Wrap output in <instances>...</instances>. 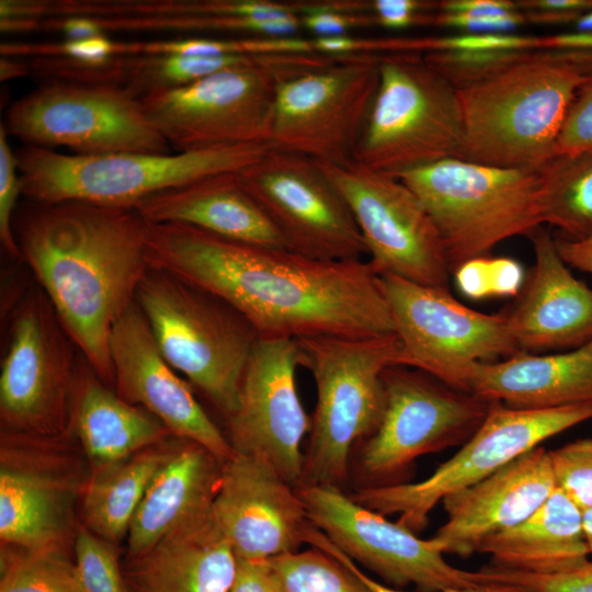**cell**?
Here are the masks:
<instances>
[{"mask_svg":"<svg viewBox=\"0 0 592 592\" xmlns=\"http://www.w3.org/2000/svg\"><path fill=\"white\" fill-rule=\"evenodd\" d=\"M69 431L90 471L155 445L171 432L151 413L121 398L82 356Z\"/></svg>","mask_w":592,"mask_h":592,"instance_id":"obj_29","label":"cell"},{"mask_svg":"<svg viewBox=\"0 0 592 592\" xmlns=\"http://www.w3.org/2000/svg\"><path fill=\"white\" fill-rule=\"evenodd\" d=\"M173 437L90 471L80 496L81 525L118 546L150 480L167 459Z\"/></svg>","mask_w":592,"mask_h":592,"instance_id":"obj_31","label":"cell"},{"mask_svg":"<svg viewBox=\"0 0 592 592\" xmlns=\"http://www.w3.org/2000/svg\"><path fill=\"white\" fill-rule=\"evenodd\" d=\"M301 29L315 36L349 35V32L376 26L372 1L318 0L300 16Z\"/></svg>","mask_w":592,"mask_h":592,"instance_id":"obj_44","label":"cell"},{"mask_svg":"<svg viewBox=\"0 0 592 592\" xmlns=\"http://www.w3.org/2000/svg\"><path fill=\"white\" fill-rule=\"evenodd\" d=\"M557 250L569 267L592 275V235L582 239L556 240Z\"/></svg>","mask_w":592,"mask_h":592,"instance_id":"obj_54","label":"cell"},{"mask_svg":"<svg viewBox=\"0 0 592 592\" xmlns=\"http://www.w3.org/2000/svg\"><path fill=\"white\" fill-rule=\"evenodd\" d=\"M335 57L319 53L274 54L257 64L150 93L141 102L152 125L178 152L269 144L278 81Z\"/></svg>","mask_w":592,"mask_h":592,"instance_id":"obj_8","label":"cell"},{"mask_svg":"<svg viewBox=\"0 0 592 592\" xmlns=\"http://www.w3.org/2000/svg\"><path fill=\"white\" fill-rule=\"evenodd\" d=\"M237 558L212 512L184 521L144 554L124 559L127 592H228Z\"/></svg>","mask_w":592,"mask_h":592,"instance_id":"obj_25","label":"cell"},{"mask_svg":"<svg viewBox=\"0 0 592 592\" xmlns=\"http://www.w3.org/2000/svg\"><path fill=\"white\" fill-rule=\"evenodd\" d=\"M296 340L301 366L310 371L317 389L301 487L328 485L343 489L354 448L380 422L385 407L383 373L398 365L399 340L396 333Z\"/></svg>","mask_w":592,"mask_h":592,"instance_id":"obj_4","label":"cell"},{"mask_svg":"<svg viewBox=\"0 0 592 592\" xmlns=\"http://www.w3.org/2000/svg\"><path fill=\"white\" fill-rule=\"evenodd\" d=\"M583 530L592 556V509L583 511Z\"/></svg>","mask_w":592,"mask_h":592,"instance_id":"obj_57","label":"cell"},{"mask_svg":"<svg viewBox=\"0 0 592 592\" xmlns=\"http://www.w3.org/2000/svg\"><path fill=\"white\" fill-rule=\"evenodd\" d=\"M9 317L0 372L1 431L64 435L82 354L37 283L13 299Z\"/></svg>","mask_w":592,"mask_h":592,"instance_id":"obj_10","label":"cell"},{"mask_svg":"<svg viewBox=\"0 0 592 592\" xmlns=\"http://www.w3.org/2000/svg\"><path fill=\"white\" fill-rule=\"evenodd\" d=\"M556 488L549 451L537 446L446 496L442 503L447 521L430 542L443 555L468 557L487 537L527 519Z\"/></svg>","mask_w":592,"mask_h":592,"instance_id":"obj_23","label":"cell"},{"mask_svg":"<svg viewBox=\"0 0 592 592\" xmlns=\"http://www.w3.org/2000/svg\"><path fill=\"white\" fill-rule=\"evenodd\" d=\"M73 551L80 592H127L116 545L80 524Z\"/></svg>","mask_w":592,"mask_h":592,"instance_id":"obj_40","label":"cell"},{"mask_svg":"<svg viewBox=\"0 0 592 592\" xmlns=\"http://www.w3.org/2000/svg\"><path fill=\"white\" fill-rule=\"evenodd\" d=\"M136 303L167 362L225 419L230 417L259 339L253 326L218 296L152 267L138 287Z\"/></svg>","mask_w":592,"mask_h":592,"instance_id":"obj_6","label":"cell"},{"mask_svg":"<svg viewBox=\"0 0 592 592\" xmlns=\"http://www.w3.org/2000/svg\"><path fill=\"white\" fill-rule=\"evenodd\" d=\"M228 592H284L271 559L237 558Z\"/></svg>","mask_w":592,"mask_h":592,"instance_id":"obj_50","label":"cell"},{"mask_svg":"<svg viewBox=\"0 0 592 592\" xmlns=\"http://www.w3.org/2000/svg\"><path fill=\"white\" fill-rule=\"evenodd\" d=\"M379 58L337 56L283 77L276 87L270 146L326 164L354 161L379 82Z\"/></svg>","mask_w":592,"mask_h":592,"instance_id":"obj_13","label":"cell"},{"mask_svg":"<svg viewBox=\"0 0 592 592\" xmlns=\"http://www.w3.org/2000/svg\"><path fill=\"white\" fill-rule=\"evenodd\" d=\"M469 392L515 409H551L592 402V340L567 352H519L478 363Z\"/></svg>","mask_w":592,"mask_h":592,"instance_id":"obj_28","label":"cell"},{"mask_svg":"<svg viewBox=\"0 0 592 592\" xmlns=\"http://www.w3.org/2000/svg\"><path fill=\"white\" fill-rule=\"evenodd\" d=\"M29 64H24L18 58L1 56L0 58V79L5 81L9 79L23 77L30 73Z\"/></svg>","mask_w":592,"mask_h":592,"instance_id":"obj_56","label":"cell"},{"mask_svg":"<svg viewBox=\"0 0 592 592\" xmlns=\"http://www.w3.org/2000/svg\"><path fill=\"white\" fill-rule=\"evenodd\" d=\"M212 515L240 559L298 551L312 526L298 491L265 459L239 453L223 463Z\"/></svg>","mask_w":592,"mask_h":592,"instance_id":"obj_21","label":"cell"},{"mask_svg":"<svg viewBox=\"0 0 592 592\" xmlns=\"http://www.w3.org/2000/svg\"><path fill=\"white\" fill-rule=\"evenodd\" d=\"M574 26L580 32H592V10L582 14L574 23Z\"/></svg>","mask_w":592,"mask_h":592,"instance_id":"obj_58","label":"cell"},{"mask_svg":"<svg viewBox=\"0 0 592 592\" xmlns=\"http://www.w3.org/2000/svg\"><path fill=\"white\" fill-rule=\"evenodd\" d=\"M380 281L400 344L398 365L469 392L478 363L519 353L506 314L474 310L446 287L425 286L389 274L382 275Z\"/></svg>","mask_w":592,"mask_h":592,"instance_id":"obj_15","label":"cell"},{"mask_svg":"<svg viewBox=\"0 0 592 592\" xmlns=\"http://www.w3.org/2000/svg\"><path fill=\"white\" fill-rule=\"evenodd\" d=\"M481 583H501L526 592H592V559L568 570L532 573L510 570L491 563L476 571Z\"/></svg>","mask_w":592,"mask_h":592,"instance_id":"obj_42","label":"cell"},{"mask_svg":"<svg viewBox=\"0 0 592 592\" xmlns=\"http://www.w3.org/2000/svg\"><path fill=\"white\" fill-rule=\"evenodd\" d=\"M3 126L26 145L64 146L78 155L171 152L141 99L109 84L45 81L11 104Z\"/></svg>","mask_w":592,"mask_h":592,"instance_id":"obj_14","label":"cell"},{"mask_svg":"<svg viewBox=\"0 0 592 592\" xmlns=\"http://www.w3.org/2000/svg\"><path fill=\"white\" fill-rule=\"evenodd\" d=\"M41 29L64 33L66 39H84L104 35V30L87 18H52L41 20Z\"/></svg>","mask_w":592,"mask_h":592,"instance_id":"obj_53","label":"cell"},{"mask_svg":"<svg viewBox=\"0 0 592 592\" xmlns=\"http://www.w3.org/2000/svg\"><path fill=\"white\" fill-rule=\"evenodd\" d=\"M22 194L18 159L8 141V134L0 124V241L4 252L15 261L21 252L13 230L19 195Z\"/></svg>","mask_w":592,"mask_h":592,"instance_id":"obj_45","label":"cell"},{"mask_svg":"<svg viewBox=\"0 0 592 592\" xmlns=\"http://www.w3.org/2000/svg\"><path fill=\"white\" fill-rule=\"evenodd\" d=\"M456 89L419 53L379 58V82L354 161L397 175L444 159H463Z\"/></svg>","mask_w":592,"mask_h":592,"instance_id":"obj_9","label":"cell"},{"mask_svg":"<svg viewBox=\"0 0 592 592\" xmlns=\"http://www.w3.org/2000/svg\"><path fill=\"white\" fill-rule=\"evenodd\" d=\"M542 49L592 50V32L542 35Z\"/></svg>","mask_w":592,"mask_h":592,"instance_id":"obj_55","label":"cell"},{"mask_svg":"<svg viewBox=\"0 0 592 592\" xmlns=\"http://www.w3.org/2000/svg\"><path fill=\"white\" fill-rule=\"evenodd\" d=\"M221 467L207 448L174 435L171 451L150 480L129 525L125 559L144 554L178 524L209 514Z\"/></svg>","mask_w":592,"mask_h":592,"instance_id":"obj_26","label":"cell"},{"mask_svg":"<svg viewBox=\"0 0 592 592\" xmlns=\"http://www.w3.org/2000/svg\"><path fill=\"white\" fill-rule=\"evenodd\" d=\"M437 12L510 14L520 12V10L515 0H440Z\"/></svg>","mask_w":592,"mask_h":592,"instance_id":"obj_52","label":"cell"},{"mask_svg":"<svg viewBox=\"0 0 592 592\" xmlns=\"http://www.w3.org/2000/svg\"><path fill=\"white\" fill-rule=\"evenodd\" d=\"M0 592H80L68 554L32 551L1 543Z\"/></svg>","mask_w":592,"mask_h":592,"instance_id":"obj_36","label":"cell"},{"mask_svg":"<svg viewBox=\"0 0 592 592\" xmlns=\"http://www.w3.org/2000/svg\"><path fill=\"white\" fill-rule=\"evenodd\" d=\"M525 23L521 12L510 14L437 12L435 19V26L460 30L462 33H512Z\"/></svg>","mask_w":592,"mask_h":592,"instance_id":"obj_49","label":"cell"},{"mask_svg":"<svg viewBox=\"0 0 592 592\" xmlns=\"http://www.w3.org/2000/svg\"><path fill=\"white\" fill-rule=\"evenodd\" d=\"M440 0H372L376 25L389 30L435 25Z\"/></svg>","mask_w":592,"mask_h":592,"instance_id":"obj_47","label":"cell"},{"mask_svg":"<svg viewBox=\"0 0 592 592\" xmlns=\"http://www.w3.org/2000/svg\"><path fill=\"white\" fill-rule=\"evenodd\" d=\"M316 53L311 38L300 36L185 37L169 41L121 42L119 56L130 55H273Z\"/></svg>","mask_w":592,"mask_h":592,"instance_id":"obj_35","label":"cell"},{"mask_svg":"<svg viewBox=\"0 0 592 592\" xmlns=\"http://www.w3.org/2000/svg\"><path fill=\"white\" fill-rule=\"evenodd\" d=\"M590 80L592 50L532 49L456 89L463 159L538 172L554 157L569 107Z\"/></svg>","mask_w":592,"mask_h":592,"instance_id":"obj_3","label":"cell"},{"mask_svg":"<svg viewBox=\"0 0 592 592\" xmlns=\"http://www.w3.org/2000/svg\"><path fill=\"white\" fill-rule=\"evenodd\" d=\"M557 488L582 511L592 509V439L549 451Z\"/></svg>","mask_w":592,"mask_h":592,"instance_id":"obj_43","label":"cell"},{"mask_svg":"<svg viewBox=\"0 0 592 592\" xmlns=\"http://www.w3.org/2000/svg\"><path fill=\"white\" fill-rule=\"evenodd\" d=\"M395 177L434 221L451 272L544 224L537 172L451 158Z\"/></svg>","mask_w":592,"mask_h":592,"instance_id":"obj_7","label":"cell"},{"mask_svg":"<svg viewBox=\"0 0 592 592\" xmlns=\"http://www.w3.org/2000/svg\"><path fill=\"white\" fill-rule=\"evenodd\" d=\"M21 260L84 360L114 389L113 327L149 270L148 223L135 208L30 201L14 215Z\"/></svg>","mask_w":592,"mask_h":592,"instance_id":"obj_2","label":"cell"},{"mask_svg":"<svg viewBox=\"0 0 592 592\" xmlns=\"http://www.w3.org/2000/svg\"><path fill=\"white\" fill-rule=\"evenodd\" d=\"M478 553L489 555L491 565L515 571L551 573L571 569L591 557L583 511L556 488L527 519L487 537Z\"/></svg>","mask_w":592,"mask_h":592,"instance_id":"obj_30","label":"cell"},{"mask_svg":"<svg viewBox=\"0 0 592 592\" xmlns=\"http://www.w3.org/2000/svg\"><path fill=\"white\" fill-rule=\"evenodd\" d=\"M135 209L149 224L178 223L244 243L287 249L242 185L238 171L212 174L153 194Z\"/></svg>","mask_w":592,"mask_h":592,"instance_id":"obj_27","label":"cell"},{"mask_svg":"<svg viewBox=\"0 0 592 592\" xmlns=\"http://www.w3.org/2000/svg\"><path fill=\"white\" fill-rule=\"evenodd\" d=\"M146 255L225 300L259 338L395 333L380 276L364 260H315L178 223H148Z\"/></svg>","mask_w":592,"mask_h":592,"instance_id":"obj_1","label":"cell"},{"mask_svg":"<svg viewBox=\"0 0 592 592\" xmlns=\"http://www.w3.org/2000/svg\"><path fill=\"white\" fill-rule=\"evenodd\" d=\"M110 355L114 390L121 398L151 413L172 435L201 444L221 463L235 454L227 435L161 354L136 301L113 327Z\"/></svg>","mask_w":592,"mask_h":592,"instance_id":"obj_22","label":"cell"},{"mask_svg":"<svg viewBox=\"0 0 592 592\" xmlns=\"http://www.w3.org/2000/svg\"><path fill=\"white\" fill-rule=\"evenodd\" d=\"M537 173L544 224L567 239L592 235V150L554 155Z\"/></svg>","mask_w":592,"mask_h":592,"instance_id":"obj_33","label":"cell"},{"mask_svg":"<svg viewBox=\"0 0 592 592\" xmlns=\"http://www.w3.org/2000/svg\"><path fill=\"white\" fill-rule=\"evenodd\" d=\"M535 263L516 307L506 314L519 352L577 349L592 340V288L561 259L544 227L528 235Z\"/></svg>","mask_w":592,"mask_h":592,"instance_id":"obj_24","label":"cell"},{"mask_svg":"<svg viewBox=\"0 0 592 592\" xmlns=\"http://www.w3.org/2000/svg\"><path fill=\"white\" fill-rule=\"evenodd\" d=\"M271 148L269 144H248L177 153L67 155L25 145L15 155L22 194L29 201H81L135 208L159 192L212 174L240 171Z\"/></svg>","mask_w":592,"mask_h":592,"instance_id":"obj_5","label":"cell"},{"mask_svg":"<svg viewBox=\"0 0 592 592\" xmlns=\"http://www.w3.org/2000/svg\"><path fill=\"white\" fill-rule=\"evenodd\" d=\"M369 49L374 54L486 52L542 49V35L514 33H459L425 37H372Z\"/></svg>","mask_w":592,"mask_h":592,"instance_id":"obj_38","label":"cell"},{"mask_svg":"<svg viewBox=\"0 0 592 592\" xmlns=\"http://www.w3.org/2000/svg\"><path fill=\"white\" fill-rule=\"evenodd\" d=\"M71 437L69 432L46 437L1 431V543L68 554L79 527L75 500L89 477L79 474Z\"/></svg>","mask_w":592,"mask_h":592,"instance_id":"obj_16","label":"cell"},{"mask_svg":"<svg viewBox=\"0 0 592 592\" xmlns=\"http://www.w3.org/2000/svg\"><path fill=\"white\" fill-rule=\"evenodd\" d=\"M458 289L468 298L515 296L522 291V265L508 257H478L454 271Z\"/></svg>","mask_w":592,"mask_h":592,"instance_id":"obj_41","label":"cell"},{"mask_svg":"<svg viewBox=\"0 0 592 592\" xmlns=\"http://www.w3.org/2000/svg\"><path fill=\"white\" fill-rule=\"evenodd\" d=\"M270 55H130L104 62L98 83L124 88L138 98L185 86L218 71L263 61Z\"/></svg>","mask_w":592,"mask_h":592,"instance_id":"obj_32","label":"cell"},{"mask_svg":"<svg viewBox=\"0 0 592 592\" xmlns=\"http://www.w3.org/2000/svg\"><path fill=\"white\" fill-rule=\"evenodd\" d=\"M383 382L380 422L357 444L356 460L350 466L355 489L406 482L417 458L464 444L480 426L490 405L407 366L387 367Z\"/></svg>","mask_w":592,"mask_h":592,"instance_id":"obj_11","label":"cell"},{"mask_svg":"<svg viewBox=\"0 0 592 592\" xmlns=\"http://www.w3.org/2000/svg\"><path fill=\"white\" fill-rule=\"evenodd\" d=\"M526 23L574 24L592 10V0H515Z\"/></svg>","mask_w":592,"mask_h":592,"instance_id":"obj_48","label":"cell"},{"mask_svg":"<svg viewBox=\"0 0 592 592\" xmlns=\"http://www.w3.org/2000/svg\"><path fill=\"white\" fill-rule=\"evenodd\" d=\"M592 150V80L572 101L559 133L555 155H572Z\"/></svg>","mask_w":592,"mask_h":592,"instance_id":"obj_46","label":"cell"},{"mask_svg":"<svg viewBox=\"0 0 592 592\" xmlns=\"http://www.w3.org/2000/svg\"><path fill=\"white\" fill-rule=\"evenodd\" d=\"M592 419V402L551 409H515L492 401L476 432L432 475L418 482L358 488L350 494L360 504L413 533L425 528L429 515L446 496L492 475L519 456L577 424Z\"/></svg>","mask_w":592,"mask_h":592,"instance_id":"obj_12","label":"cell"},{"mask_svg":"<svg viewBox=\"0 0 592 592\" xmlns=\"http://www.w3.org/2000/svg\"><path fill=\"white\" fill-rule=\"evenodd\" d=\"M238 174L288 250L321 261L367 255L348 203L317 161L271 148Z\"/></svg>","mask_w":592,"mask_h":592,"instance_id":"obj_18","label":"cell"},{"mask_svg":"<svg viewBox=\"0 0 592 592\" xmlns=\"http://www.w3.org/2000/svg\"><path fill=\"white\" fill-rule=\"evenodd\" d=\"M320 549L333 556L335 559L352 569L357 577L368 587L371 592H408L390 588L363 572L356 563L342 553L329 538L323 537L319 542ZM443 592H526L517 587L501 583H481L477 587L467 589L447 590Z\"/></svg>","mask_w":592,"mask_h":592,"instance_id":"obj_51","label":"cell"},{"mask_svg":"<svg viewBox=\"0 0 592 592\" xmlns=\"http://www.w3.org/2000/svg\"><path fill=\"white\" fill-rule=\"evenodd\" d=\"M310 522L355 563L399 590L443 592L481 584L476 571L448 563L430 539L391 522L358 502L343 489L304 486L297 489Z\"/></svg>","mask_w":592,"mask_h":592,"instance_id":"obj_19","label":"cell"},{"mask_svg":"<svg viewBox=\"0 0 592 592\" xmlns=\"http://www.w3.org/2000/svg\"><path fill=\"white\" fill-rule=\"evenodd\" d=\"M348 203L375 273L448 288L440 232L418 196L400 179L356 161L318 162Z\"/></svg>","mask_w":592,"mask_h":592,"instance_id":"obj_17","label":"cell"},{"mask_svg":"<svg viewBox=\"0 0 592 592\" xmlns=\"http://www.w3.org/2000/svg\"><path fill=\"white\" fill-rule=\"evenodd\" d=\"M104 32L238 33L248 36H297L300 16L187 15L96 19Z\"/></svg>","mask_w":592,"mask_h":592,"instance_id":"obj_34","label":"cell"},{"mask_svg":"<svg viewBox=\"0 0 592 592\" xmlns=\"http://www.w3.org/2000/svg\"><path fill=\"white\" fill-rule=\"evenodd\" d=\"M296 339L259 338L247 363L238 403L226 419L235 453L265 459L296 490L303 485L301 443L310 430L296 387Z\"/></svg>","mask_w":592,"mask_h":592,"instance_id":"obj_20","label":"cell"},{"mask_svg":"<svg viewBox=\"0 0 592 592\" xmlns=\"http://www.w3.org/2000/svg\"><path fill=\"white\" fill-rule=\"evenodd\" d=\"M312 0H138L134 11L139 18L187 15H241L272 18L303 15Z\"/></svg>","mask_w":592,"mask_h":592,"instance_id":"obj_39","label":"cell"},{"mask_svg":"<svg viewBox=\"0 0 592 592\" xmlns=\"http://www.w3.org/2000/svg\"><path fill=\"white\" fill-rule=\"evenodd\" d=\"M271 561L284 592H371L352 569L315 546Z\"/></svg>","mask_w":592,"mask_h":592,"instance_id":"obj_37","label":"cell"}]
</instances>
